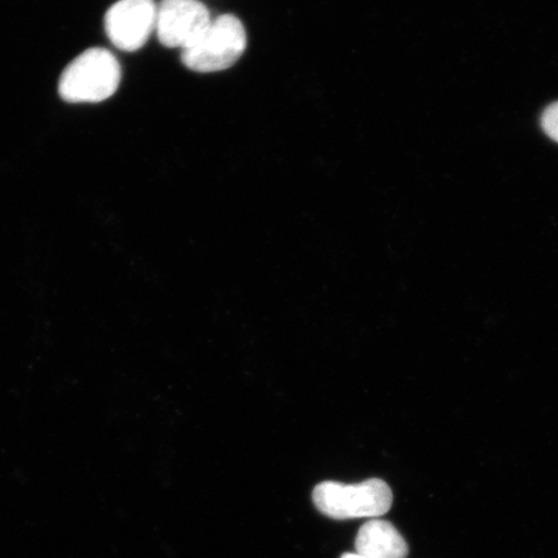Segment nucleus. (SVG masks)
Returning a JSON list of instances; mask_svg holds the SVG:
<instances>
[{
  "label": "nucleus",
  "instance_id": "obj_7",
  "mask_svg": "<svg viewBox=\"0 0 558 558\" xmlns=\"http://www.w3.org/2000/svg\"><path fill=\"white\" fill-rule=\"evenodd\" d=\"M542 128L546 134L558 143V102L549 105L542 116Z\"/></svg>",
  "mask_w": 558,
  "mask_h": 558
},
{
  "label": "nucleus",
  "instance_id": "obj_3",
  "mask_svg": "<svg viewBox=\"0 0 558 558\" xmlns=\"http://www.w3.org/2000/svg\"><path fill=\"white\" fill-rule=\"evenodd\" d=\"M247 46V35L239 17L222 15L195 44L181 54L184 65L193 72L215 73L233 66Z\"/></svg>",
  "mask_w": 558,
  "mask_h": 558
},
{
  "label": "nucleus",
  "instance_id": "obj_5",
  "mask_svg": "<svg viewBox=\"0 0 558 558\" xmlns=\"http://www.w3.org/2000/svg\"><path fill=\"white\" fill-rule=\"evenodd\" d=\"M158 7L155 0H120L105 16V32L122 51L135 52L156 31Z\"/></svg>",
  "mask_w": 558,
  "mask_h": 558
},
{
  "label": "nucleus",
  "instance_id": "obj_1",
  "mask_svg": "<svg viewBox=\"0 0 558 558\" xmlns=\"http://www.w3.org/2000/svg\"><path fill=\"white\" fill-rule=\"evenodd\" d=\"M313 504L318 511L333 520L380 518L393 504L390 487L380 478L345 485L325 481L314 487Z\"/></svg>",
  "mask_w": 558,
  "mask_h": 558
},
{
  "label": "nucleus",
  "instance_id": "obj_8",
  "mask_svg": "<svg viewBox=\"0 0 558 558\" xmlns=\"http://www.w3.org/2000/svg\"><path fill=\"white\" fill-rule=\"evenodd\" d=\"M340 558H366V557H362V556H360L357 554H344Z\"/></svg>",
  "mask_w": 558,
  "mask_h": 558
},
{
  "label": "nucleus",
  "instance_id": "obj_4",
  "mask_svg": "<svg viewBox=\"0 0 558 558\" xmlns=\"http://www.w3.org/2000/svg\"><path fill=\"white\" fill-rule=\"evenodd\" d=\"M211 23L207 7L198 0H162L157 10L156 32L160 44L184 51Z\"/></svg>",
  "mask_w": 558,
  "mask_h": 558
},
{
  "label": "nucleus",
  "instance_id": "obj_6",
  "mask_svg": "<svg viewBox=\"0 0 558 558\" xmlns=\"http://www.w3.org/2000/svg\"><path fill=\"white\" fill-rule=\"evenodd\" d=\"M355 554L366 558H408L409 546L392 523L372 520L360 529Z\"/></svg>",
  "mask_w": 558,
  "mask_h": 558
},
{
  "label": "nucleus",
  "instance_id": "obj_2",
  "mask_svg": "<svg viewBox=\"0 0 558 558\" xmlns=\"http://www.w3.org/2000/svg\"><path fill=\"white\" fill-rule=\"evenodd\" d=\"M121 76V65L113 53L90 48L66 66L59 94L68 102H100L117 93Z\"/></svg>",
  "mask_w": 558,
  "mask_h": 558
}]
</instances>
